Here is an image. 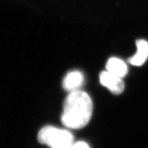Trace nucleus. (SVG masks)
Segmentation results:
<instances>
[{
	"mask_svg": "<svg viewBox=\"0 0 148 148\" xmlns=\"http://www.w3.org/2000/svg\"><path fill=\"white\" fill-rule=\"evenodd\" d=\"M99 81L114 94H121L125 88V84L121 77L114 75L108 71H102L99 75Z\"/></svg>",
	"mask_w": 148,
	"mask_h": 148,
	"instance_id": "nucleus-3",
	"label": "nucleus"
},
{
	"mask_svg": "<svg viewBox=\"0 0 148 148\" xmlns=\"http://www.w3.org/2000/svg\"><path fill=\"white\" fill-rule=\"evenodd\" d=\"M92 113L91 98L80 90L70 92L64 100L61 121L70 129H80L86 126Z\"/></svg>",
	"mask_w": 148,
	"mask_h": 148,
	"instance_id": "nucleus-1",
	"label": "nucleus"
},
{
	"mask_svg": "<svg viewBox=\"0 0 148 148\" xmlns=\"http://www.w3.org/2000/svg\"><path fill=\"white\" fill-rule=\"evenodd\" d=\"M106 71L116 76L123 78L127 73V66L121 59L112 57L106 62Z\"/></svg>",
	"mask_w": 148,
	"mask_h": 148,
	"instance_id": "nucleus-6",
	"label": "nucleus"
},
{
	"mask_svg": "<svg viewBox=\"0 0 148 148\" xmlns=\"http://www.w3.org/2000/svg\"><path fill=\"white\" fill-rule=\"evenodd\" d=\"M72 148H90V147L84 141H78L77 143H74Z\"/></svg>",
	"mask_w": 148,
	"mask_h": 148,
	"instance_id": "nucleus-7",
	"label": "nucleus"
},
{
	"mask_svg": "<svg viewBox=\"0 0 148 148\" xmlns=\"http://www.w3.org/2000/svg\"><path fill=\"white\" fill-rule=\"evenodd\" d=\"M38 140L50 148H72L74 144L73 134L65 129L47 125L40 130Z\"/></svg>",
	"mask_w": 148,
	"mask_h": 148,
	"instance_id": "nucleus-2",
	"label": "nucleus"
},
{
	"mask_svg": "<svg viewBox=\"0 0 148 148\" xmlns=\"http://www.w3.org/2000/svg\"><path fill=\"white\" fill-rule=\"evenodd\" d=\"M137 50L132 57L129 58L128 62L134 66H140L148 58V42L144 39H138L136 42Z\"/></svg>",
	"mask_w": 148,
	"mask_h": 148,
	"instance_id": "nucleus-5",
	"label": "nucleus"
},
{
	"mask_svg": "<svg viewBox=\"0 0 148 148\" xmlns=\"http://www.w3.org/2000/svg\"><path fill=\"white\" fill-rule=\"evenodd\" d=\"M84 82V75L79 71H70L66 75L62 81V86L69 92L79 90Z\"/></svg>",
	"mask_w": 148,
	"mask_h": 148,
	"instance_id": "nucleus-4",
	"label": "nucleus"
}]
</instances>
